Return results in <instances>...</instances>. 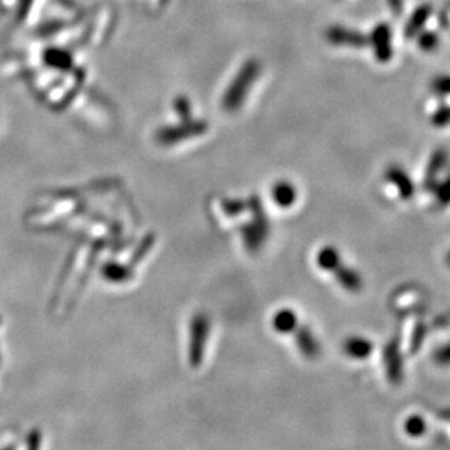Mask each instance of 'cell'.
Instances as JSON below:
<instances>
[{"instance_id":"cell-8","label":"cell","mask_w":450,"mask_h":450,"mask_svg":"<svg viewBox=\"0 0 450 450\" xmlns=\"http://www.w3.org/2000/svg\"><path fill=\"white\" fill-rule=\"evenodd\" d=\"M447 161V152L444 151H437L432 159L428 162V169L425 173V188H432L434 186V181L437 174L444 169V164Z\"/></svg>"},{"instance_id":"cell-15","label":"cell","mask_w":450,"mask_h":450,"mask_svg":"<svg viewBox=\"0 0 450 450\" xmlns=\"http://www.w3.org/2000/svg\"><path fill=\"white\" fill-rule=\"evenodd\" d=\"M432 123L436 128L450 126V106H443L432 114Z\"/></svg>"},{"instance_id":"cell-12","label":"cell","mask_w":450,"mask_h":450,"mask_svg":"<svg viewBox=\"0 0 450 450\" xmlns=\"http://www.w3.org/2000/svg\"><path fill=\"white\" fill-rule=\"evenodd\" d=\"M432 91L437 97H450V75H440L433 79Z\"/></svg>"},{"instance_id":"cell-16","label":"cell","mask_w":450,"mask_h":450,"mask_svg":"<svg viewBox=\"0 0 450 450\" xmlns=\"http://www.w3.org/2000/svg\"><path fill=\"white\" fill-rule=\"evenodd\" d=\"M174 106H176V111L183 117V120L192 118V109H190V102L188 98H184V97L177 98Z\"/></svg>"},{"instance_id":"cell-4","label":"cell","mask_w":450,"mask_h":450,"mask_svg":"<svg viewBox=\"0 0 450 450\" xmlns=\"http://www.w3.org/2000/svg\"><path fill=\"white\" fill-rule=\"evenodd\" d=\"M326 38L329 43L335 46H348V47H363L368 43V39L364 38L358 31L343 28V27H332L327 30Z\"/></svg>"},{"instance_id":"cell-9","label":"cell","mask_w":450,"mask_h":450,"mask_svg":"<svg viewBox=\"0 0 450 450\" xmlns=\"http://www.w3.org/2000/svg\"><path fill=\"white\" fill-rule=\"evenodd\" d=\"M317 263L324 271H335L341 264V255L334 245H324L317 253Z\"/></svg>"},{"instance_id":"cell-17","label":"cell","mask_w":450,"mask_h":450,"mask_svg":"<svg viewBox=\"0 0 450 450\" xmlns=\"http://www.w3.org/2000/svg\"><path fill=\"white\" fill-rule=\"evenodd\" d=\"M449 259H450V255H449Z\"/></svg>"},{"instance_id":"cell-2","label":"cell","mask_w":450,"mask_h":450,"mask_svg":"<svg viewBox=\"0 0 450 450\" xmlns=\"http://www.w3.org/2000/svg\"><path fill=\"white\" fill-rule=\"evenodd\" d=\"M207 129H208L207 123L186 120L183 123V125L169 126V128L161 129L157 133V139L159 143H162V145H174V143H178L180 140L199 136V135L207 132Z\"/></svg>"},{"instance_id":"cell-6","label":"cell","mask_w":450,"mask_h":450,"mask_svg":"<svg viewBox=\"0 0 450 450\" xmlns=\"http://www.w3.org/2000/svg\"><path fill=\"white\" fill-rule=\"evenodd\" d=\"M272 196H274L275 203L279 205V207L290 208L291 205L296 203L297 190L290 181H278L274 186Z\"/></svg>"},{"instance_id":"cell-13","label":"cell","mask_w":450,"mask_h":450,"mask_svg":"<svg viewBox=\"0 0 450 450\" xmlns=\"http://www.w3.org/2000/svg\"><path fill=\"white\" fill-rule=\"evenodd\" d=\"M418 46L421 47V50L424 51H433L437 46H439V37L436 32H421L418 35Z\"/></svg>"},{"instance_id":"cell-1","label":"cell","mask_w":450,"mask_h":450,"mask_svg":"<svg viewBox=\"0 0 450 450\" xmlns=\"http://www.w3.org/2000/svg\"><path fill=\"white\" fill-rule=\"evenodd\" d=\"M260 73V63L256 59H249L241 66L236 78L233 79L231 85L225 91L222 98V109L230 113L237 111L248 97L249 91L252 90L255 80Z\"/></svg>"},{"instance_id":"cell-5","label":"cell","mask_w":450,"mask_h":450,"mask_svg":"<svg viewBox=\"0 0 450 450\" xmlns=\"http://www.w3.org/2000/svg\"><path fill=\"white\" fill-rule=\"evenodd\" d=\"M386 180L391 184H394L402 199H409V197L414 196V193H415L414 181L411 180V177L408 176V173L402 167H398V166L389 167L386 170Z\"/></svg>"},{"instance_id":"cell-11","label":"cell","mask_w":450,"mask_h":450,"mask_svg":"<svg viewBox=\"0 0 450 450\" xmlns=\"http://www.w3.org/2000/svg\"><path fill=\"white\" fill-rule=\"evenodd\" d=\"M274 324L278 331L288 332V331H291L293 326H296V315L290 310H281L275 316Z\"/></svg>"},{"instance_id":"cell-10","label":"cell","mask_w":450,"mask_h":450,"mask_svg":"<svg viewBox=\"0 0 450 450\" xmlns=\"http://www.w3.org/2000/svg\"><path fill=\"white\" fill-rule=\"evenodd\" d=\"M334 272L336 274L339 284H342L345 288L358 290L361 286V278H360L358 272H355L354 269L346 268V266H343V264H339Z\"/></svg>"},{"instance_id":"cell-3","label":"cell","mask_w":450,"mask_h":450,"mask_svg":"<svg viewBox=\"0 0 450 450\" xmlns=\"http://www.w3.org/2000/svg\"><path fill=\"white\" fill-rule=\"evenodd\" d=\"M370 43L373 46L375 56L382 63H386L394 56V46H392V31L391 27L386 24H379L373 30L370 35Z\"/></svg>"},{"instance_id":"cell-7","label":"cell","mask_w":450,"mask_h":450,"mask_svg":"<svg viewBox=\"0 0 450 450\" xmlns=\"http://www.w3.org/2000/svg\"><path fill=\"white\" fill-rule=\"evenodd\" d=\"M430 13H432V6L430 5H422L420 6L413 15L411 18L408 19L406 27H405V35L408 38H413L417 34H420V31L422 30V27L425 25L427 19L430 18Z\"/></svg>"},{"instance_id":"cell-14","label":"cell","mask_w":450,"mask_h":450,"mask_svg":"<svg viewBox=\"0 0 450 450\" xmlns=\"http://www.w3.org/2000/svg\"><path fill=\"white\" fill-rule=\"evenodd\" d=\"M434 193H436V199L443 207H447L450 205V176H447V178L444 181H442L440 184L434 188Z\"/></svg>"}]
</instances>
